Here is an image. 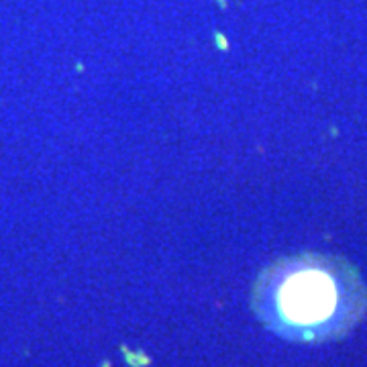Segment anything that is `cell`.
I'll use <instances>...</instances> for the list:
<instances>
[{
  "mask_svg": "<svg viewBox=\"0 0 367 367\" xmlns=\"http://www.w3.org/2000/svg\"><path fill=\"white\" fill-rule=\"evenodd\" d=\"M251 308L267 330L292 343H330L367 314V286L347 259L304 251L265 265Z\"/></svg>",
  "mask_w": 367,
  "mask_h": 367,
  "instance_id": "1",
  "label": "cell"
}]
</instances>
